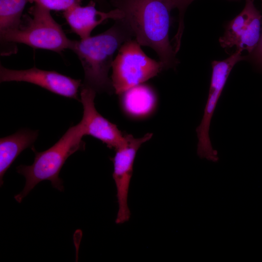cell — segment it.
Segmentation results:
<instances>
[{
  "label": "cell",
  "instance_id": "2",
  "mask_svg": "<svg viewBox=\"0 0 262 262\" xmlns=\"http://www.w3.org/2000/svg\"><path fill=\"white\" fill-rule=\"evenodd\" d=\"M115 21L110 28L99 34L72 40L69 48L77 55L82 66L84 77L82 85L98 93L115 92L108 75L114 54L125 42L134 37L124 18Z\"/></svg>",
  "mask_w": 262,
  "mask_h": 262
},
{
  "label": "cell",
  "instance_id": "5",
  "mask_svg": "<svg viewBox=\"0 0 262 262\" xmlns=\"http://www.w3.org/2000/svg\"><path fill=\"white\" fill-rule=\"evenodd\" d=\"M141 46L135 39H131L125 42L118 50L111 76L115 92L118 95L165 70L160 61L147 56Z\"/></svg>",
  "mask_w": 262,
  "mask_h": 262
},
{
  "label": "cell",
  "instance_id": "1",
  "mask_svg": "<svg viewBox=\"0 0 262 262\" xmlns=\"http://www.w3.org/2000/svg\"><path fill=\"white\" fill-rule=\"evenodd\" d=\"M111 3L123 13L138 43L153 49L165 69L176 68L179 61L169 39L174 0H111Z\"/></svg>",
  "mask_w": 262,
  "mask_h": 262
},
{
  "label": "cell",
  "instance_id": "11",
  "mask_svg": "<svg viewBox=\"0 0 262 262\" xmlns=\"http://www.w3.org/2000/svg\"><path fill=\"white\" fill-rule=\"evenodd\" d=\"M96 2L91 0L85 6H75L64 12L63 16L71 31L81 39L91 36V33L97 26L109 19L116 20L124 17L123 13L115 8L108 12L98 11Z\"/></svg>",
  "mask_w": 262,
  "mask_h": 262
},
{
  "label": "cell",
  "instance_id": "7",
  "mask_svg": "<svg viewBox=\"0 0 262 262\" xmlns=\"http://www.w3.org/2000/svg\"><path fill=\"white\" fill-rule=\"evenodd\" d=\"M152 136V133H148L143 137L135 138L131 134L126 133L125 144L115 150V154L111 159L114 164L113 177L116 187L118 204L115 220L116 224L128 221L130 217L128 195L134 159L141 146L149 140Z\"/></svg>",
  "mask_w": 262,
  "mask_h": 262
},
{
  "label": "cell",
  "instance_id": "12",
  "mask_svg": "<svg viewBox=\"0 0 262 262\" xmlns=\"http://www.w3.org/2000/svg\"><path fill=\"white\" fill-rule=\"evenodd\" d=\"M38 135V131L22 129L15 133L0 139V182L17 156L25 149L33 147Z\"/></svg>",
  "mask_w": 262,
  "mask_h": 262
},
{
  "label": "cell",
  "instance_id": "8",
  "mask_svg": "<svg viewBox=\"0 0 262 262\" xmlns=\"http://www.w3.org/2000/svg\"><path fill=\"white\" fill-rule=\"evenodd\" d=\"M262 16L254 0H246L242 11L226 27L219 42L225 49L235 47L236 50L251 54L257 46L261 34Z\"/></svg>",
  "mask_w": 262,
  "mask_h": 262
},
{
  "label": "cell",
  "instance_id": "9",
  "mask_svg": "<svg viewBox=\"0 0 262 262\" xmlns=\"http://www.w3.org/2000/svg\"><path fill=\"white\" fill-rule=\"evenodd\" d=\"M12 81L31 83L55 94L80 101L78 92L82 81L55 71L44 70L35 66L28 69L15 70L0 65V82Z\"/></svg>",
  "mask_w": 262,
  "mask_h": 262
},
{
  "label": "cell",
  "instance_id": "4",
  "mask_svg": "<svg viewBox=\"0 0 262 262\" xmlns=\"http://www.w3.org/2000/svg\"><path fill=\"white\" fill-rule=\"evenodd\" d=\"M31 16L24 15L25 23L19 29L0 34V44L22 43L36 49H44L61 53L69 49L72 40L53 18L50 11L34 3L29 9Z\"/></svg>",
  "mask_w": 262,
  "mask_h": 262
},
{
  "label": "cell",
  "instance_id": "13",
  "mask_svg": "<svg viewBox=\"0 0 262 262\" xmlns=\"http://www.w3.org/2000/svg\"><path fill=\"white\" fill-rule=\"evenodd\" d=\"M122 107L131 117L142 118L152 113L157 97L154 89L144 83L131 87L120 94Z\"/></svg>",
  "mask_w": 262,
  "mask_h": 262
},
{
  "label": "cell",
  "instance_id": "14",
  "mask_svg": "<svg viewBox=\"0 0 262 262\" xmlns=\"http://www.w3.org/2000/svg\"><path fill=\"white\" fill-rule=\"evenodd\" d=\"M28 0H0V34L18 29Z\"/></svg>",
  "mask_w": 262,
  "mask_h": 262
},
{
  "label": "cell",
  "instance_id": "6",
  "mask_svg": "<svg viewBox=\"0 0 262 262\" xmlns=\"http://www.w3.org/2000/svg\"><path fill=\"white\" fill-rule=\"evenodd\" d=\"M246 58L241 52L236 50L227 59L212 63V72L208 98L201 122L196 129L198 138L197 154L201 159L213 162L219 159L217 151L213 147L209 136L211 121L230 71L238 62Z\"/></svg>",
  "mask_w": 262,
  "mask_h": 262
},
{
  "label": "cell",
  "instance_id": "18",
  "mask_svg": "<svg viewBox=\"0 0 262 262\" xmlns=\"http://www.w3.org/2000/svg\"><path fill=\"white\" fill-rule=\"evenodd\" d=\"M95 1L96 3H98L100 5L104 7H108L109 4L106 0H91Z\"/></svg>",
  "mask_w": 262,
  "mask_h": 262
},
{
  "label": "cell",
  "instance_id": "3",
  "mask_svg": "<svg viewBox=\"0 0 262 262\" xmlns=\"http://www.w3.org/2000/svg\"><path fill=\"white\" fill-rule=\"evenodd\" d=\"M85 136L82 124L80 122L70 127L62 137L49 149L41 152L32 149L35 158L30 165H20L16 167L17 172L24 176L26 181L23 189L15 196L20 203L30 191L40 181H50L52 186L63 191V181L59 177L60 172L67 159L78 150L84 149L82 137Z\"/></svg>",
  "mask_w": 262,
  "mask_h": 262
},
{
  "label": "cell",
  "instance_id": "16",
  "mask_svg": "<svg viewBox=\"0 0 262 262\" xmlns=\"http://www.w3.org/2000/svg\"><path fill=\"white\" fill-rule=\"evenodd\" d=\"M175 8H177L179 12V26L178 29L182 30L184 29V15L187 7L194 0H174Z\"/></svg>",
  "mask_w": 262,
  "mask_h": 262
},
{
  "label": "cell",
  "instance_id": "17",
  "mask_svg": "<svg viewBox=\"0 0 262 262\" xmlns=\"http://www.w3.org/2000/svg\"><path fill=\"white\" fill-rule=\"evenodd\" d=\"M251 54L256 63L262 69V28L259 43Z\"/></svg>",
  "mask_w": 262,
  "mask_h": 262
},
{
  "label": "cell",
  "instance_id": "15",
  "mask_svg": "<svg viewBox=\"0 0 262 262\" xmlns=\"http://www.w3.org/2000/svg\"><path fill=\"white\" fill-rule=\"evenodd\" d=\"M29 2L37 4L49 11H66L81 5L82 0H28Z\"/></svg>",
  "mask_w": 262,
  "mask_h": 262
},
{
  "label": "cell",
  "instance_id": "10",
  "mask_svg": "<svg viewBox=\"0 0 262 262\" xmlns=\"http://www.w3.org/2000/svg\"><path fill=\"white\" fill-rule=\"evenodd\" d=\"M96 92L82 85L80 101L83 106V116L80 121L84 135H90L101 141L108 147L115 150L126 143V133L104 118L96 110L94 99Z\"/></svg>",
  "mask_w": 262,
  "mask_h": 262
}]
</instances>
